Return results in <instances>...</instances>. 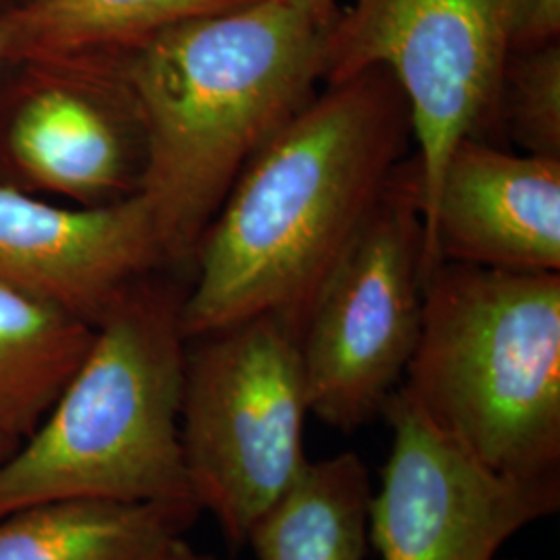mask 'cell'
<instances>
[{
  "label": "cell",
  "mask_w": 560,
  "mask_h": 560,
  "mask_svg": "<svg viewBox=\"0 0 560 560\" xmlns=\"http://www.w3.org/2000/svg\"><path fill=\"white\" fill-rule=\"evenodd\" d=\"M501 131L523 154L560 159V42L509 55Z\"/></svg>",
  "instance_id": "cell-16"
},
{
  "label": "cell",
  "mask_w": 560,
  "mask_h": 560,
  "mask_svg": "<svg viewBox=\"0 0 560 560\" xmlns=\"http://www.w3.org/2000/svg\"><path fill=\"white\" fill-rule=\"evenodd\" d=\"M198 511L113 501H50L0 515V560H161Z\"/></svg>",
  "instance_id": "cell-13"
},
{
  "label": "cell",
  "mask_w": 560,
  "mask_h": 560,
  "mask_svg": "<svg viewBox=\"0 0 560 560\" xmlns=\"http://www.w3.org/2000/svg\"><path fill=\"white\" fill-rule=\"evenodd\" d=\"M374 488L358 453L307 460L247 544L258 560H363Z\"/></svg>",
  "instance_id": "cell-14"
},
{
  "label": "cell",
  "mask_w": 560,
  "mask_h": 560,
  "mask_svg": "<svg viewBox=\"0 0 560 560\" xmlns=\"http://www.w3.org/2000/svg\"><path fill=\"white\" fill-rule=\"evenodd\" d=\"M162 256L140 194L65 208L0 185V284L50 301L83 320L102 314Z\"/></svg>",
  "instance_id": "cell-10"
},
{
  "label": "cell",
  "mask_w": 560,
  "mask_h": 560,
  "mask_svg": "<svg viewBox=\"0 0 560 560\" xmlns=\"http://www.w3.org/2000/svg\"><path fill=\"white\" fill-rule=\"evenodd\" d=\"M382 416L393 446L370 506V544L382 560H494L513 536L559 511L560 480L490 471L400 386Z\"/></svg>",
  "instance_id": "cell-8"
},
{
  "label": "cell",
  "mask_w": 560,
  "mask_h": 560,
  "mask_svg": "<svg viewBox=\"0 0 560 560\" xmlns=\"http://www.w3.org/2000/svg\"><path fill=\"white\" fill-rule=\"evenodd\" d=\"M30 78L7 115L4 156L36 189L83 206L138 191L133 141L140 125L119 71L85 65H27Z\"/></svg>",
  "instance_id": "cell-9"
},
{
  "label": "cell",
  "mask_w": 560,
  "mask_h": 560,
  "mask_svg": "<svg viewBox=\"0 0 560 560\" xmlns=\"http://www.w3.org/2000/svg\"><path fill=\"white\" fill-rule=\"evenodd\" d=\"M411 136L409 104L384 67L324 83L247 162L203 233L180 301L185 339L264 314L303 330Z\"/></svg>",
  "instance_id": "cell-1"
},
{
  "label": "cell",
  "mask_w": 560,
  "mask_h": 560,
  "mask_svg": "<svg viewBox=\"0 0 560 560\" xmlns=\"http://www.w3.org/2000/svg\"><path fill=\"white\" fill-rule=\"evenodd\" d=\"M96 324L0 284V434L20 444L78 372Z\"/></svg>",
  "instance_id": "cell-15"
},
{
  "label": "cell",
  "mask_w": 560,
  "mask_h": 560,
  "mask_svg": "<svg viewBox=\"0 0 560 560\" xmlns=\"http://www.w3.org/2000/svg\"><path fill=\"white\" fill-rule=\"evenodd\" d=\"M425 279L441 261L560 272V159L460 140L423 212Z\"/></svg>",
  "instance_id": "cell-11"
},
{
  "label": "cell",
  "mask_w": 560,
  "mask_h": 560,
  "mask_svg": "<svg viewBox=\"0 0 560 560\" xmlns=\"http://www.w3.org/2000/svg\"><path fill=\"white\" fill-rule=\"evenodd\" d=\"M328 27L284 0L183 21L120 60L140 125L138 194L164 260L196 256L243 168L316 94Z\"/></svg>",
  "instance_id": "cell-2"
},
{
  "label": "cell",
  "mask_w": 560,
  "mask_h": 560,
  "mask_svg": "<svg viewBox=\"0 0 560 560\" xmlns=\"http://www.w3.org/2000/svg\"><path fill=\"white\" fill-rule=\"evenodd\" d=\"M7 62H13V32L7 13L0 15V71Z\"/></svg>",
  "instance_id": "cell-19"
},
{
  "label": "cell",
  "mask_w": 560,
  "mask_h": 560,
  "mask_svg": "<svg viewBox=\"0 0 560 560\" xmlns=\"http://www.w3.org/2000/svg\"><path fill=\"white\" fill-rule=\"evenodd\" d=\"M560 42V0H517L511 52Z\"/></svg>",
  "instance_id": "cell-17"
},
{
  "label": "cell",
  "mask_w": 560,
  "mask_h": 560,
  "mask_svg": "<svg viewBox=\"0 0 560 560\" xmlns=\"http://www.w3.org/2000/svg\"><path fill=\"white\" fill-rule=\"evenodd\" d=\"M261 0H25L7 13L13 62L119 69L120 60L183 21Z\"/></svg>",
  "instance_id": "cell-12"
},
{
  "label": "cell",
  "mask_w": 560,
  "mask_h": 560,
  "mask_svg": "<svg viewBox=\"0 0 560 560\" xmlns=\"http://www.w3.org/2000/svg\"><path fill=\"white\" fill-rule=\"evenodd\" d=\"M517 0H353L324 42L322 83L384 67L409 104L423 212L460 140L499 143Z\"/></svg>",
  "instance_id": "cell-7"
},
{
  "label": "cell",
  "mask_w": 560,
  "mask_h": 560,
  "mask_svg": "<svg viewBox=\"0 0 560 560\" xmlns=\"http://www.w3.org/2000/svg\"><path fill=\"white\" fill-rule=\"evenodd\" d=\"M423 287V200L411 156L307 312L300 349L312 416L340 432L382 416L418 342Z\"/></svg>",
  "instance_id": "cell-6"
},
{
  "label": "cell",
  "mask_w": 560,
  "mask_h": 560,
  "mask_svg": "<svg viewBox=\"0 0 560 560\" xmlns=\"http://www.w3.org/2000/svg\"><path fill=\"white\" fill-rule=\"evenodd\" d=\"M15 446H18V442L11 441V439H7V436L0 434V460L4 459Z\"/></svg>",
  "instance_id": "cell-21"
},
{
  "label": "cell",
  "mask_w": 560,
  "mask_h": 560,
  "mask_svg": "<svg viewBox=\"0 0 560 560\" xmlns=\"http://www.w3.org/2000/svg\"><path fill=\"white\" fill-rule=\"evenodd\" d=\"M183 295L136 280L36 430L0 460V515L50 501L194 509L180 446Z\"/></svg>",
  "instance_id": "cell-3"
},
{
  "label": "cell",
  "mask_w": 560,
  "mask_h": 560,
  "mask_svg": "<svg viewBox=\"0 0 560 560\" xmlns=\"http://www.w3.org/2000/svg\"><path fill=\"white\" fill-rule=\"evenodd\" d=\"M161 560H217L212 559V557H208V555H201L198 550H194L185 538L179 541H175L164 555H162Z\"/></svg>",
  "instance_id": "cell-20"
},
{
  "label": "cell",
  "mask_w": 560,
  "mask_h": 560,
  "mask_svg": "<svg viewBox=\"0 0 560 560\" xmlns=\"http://www.w3.org/2000/svg\"><path fill=\"white\" fill-rule=\"evenodd\" d=\"M400 388L490 471L560 480V272L441 261Z\"/></svg>",
  "instance_id": "cell-4"
},
{
  "label": "cell",
  "mask_w": 560,
  "mask_h": 560,
  "mask_svg": "<svg viewBox=\"0 0 560 560\" xmlns=\"http://www.w3.org/2000/svg\"><path fill=\"white\" fill-rule=\"evenodd\" d=\"M300 337L289 318L264 314L187 340L183 459L201 513L237 548L310 460Z\"/></svg>",
  "instance_id": "cell-5"
},
{
  "label": "cell",
  "mask_w": 560,
  "mask_h": 560,
  "mask_svg": "<svg viewBox=\"0 0 560 560\" xmlns=\"http://www.w3.org/2000/svg\"><path fill=\"white\" fill-rule=\"evenodd\" d=\"M284 2L300 9L301 13L310 15L312 20L318 21L326 27H330L340 13V0H284Z\"/></svg>",
  "instance_id": "cell-18"
}]
</instances>
